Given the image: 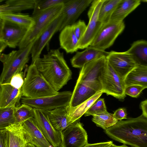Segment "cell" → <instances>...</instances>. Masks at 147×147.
Instances as JSON below:
<instances>
[{
  "label": "cell",
  "instance_id": "6da1fadb",
  "mask_svg": "<svg viewBox=\"0 0 147 147\" xmlns=\"http://www.w3.org/2000/svg\"><path fill=\"white\" fill-rule=\"evenodd\" d=\"M113 140L133 147H147V118L142 114L136 118L118 121L105 130Z\"/></svg>",
  "mask_w": 147,
  "mask_h": 147
},
{
  "label": "cell",
  "instance_id": "7a4b0ae2",
  "mask_svg": "<svg viewBox=\"0 0 147 147\" xmlns=\"http://www.w3.org/2000/svg\"><path fill=\"white\" fill-rule=\"evenodd\" d=\"M37 69L57 92L71 79L72 73L59 49H51L35 63Z\"/></svg>",
  "mask_w": 147,
  "mask_h": 147
},
{
  "label": "cell",
  "instance_id": "3957f363",
  "mask_svg": "<svg viewBox=\"0 0 147 147\" xmlns=\"http://www.w3.org/2000/svg\"><path fill=\"white\" fill-rule=\"evenodd\" d=\"M58 92L46 80L35 63L29 65L22 88V96L36 98L55 95Z\"/></svg>",
  "mask_w": 147,
  "mask_h": 147
},
{
  "label": "cell",
  "instance_id": "277c9868",
  "mask_svg": "<svg viewBox=\"0 0 147 147\" xmlns=\"http://www.w3.org/2000/svg\"><path fill=\"white\" fill-rule=\"evenodd\" d=\"M34 42L8 54H0V60L3 63V67L0 76V85L9 84L14 75L22 71L28 62Z\"/></svg>",
  "mask_w": 147,
  "mask_h": 147
},
{
  "label": "cell",
  "instance_id": "5b68a950",
  "mask_svg": "<svg viewBox=\"0 0 147 147\" xmlns=\"http://www.w3.org/2000/svg\"><path fill=\"white\" fill-rule=\"evenodd\" d=\"M64 4L51 7L33 17L35 21V24L28 30L18 46L19 49L25 47L31 43L34 42L50 24L61 13L64 8Z\"/></svg>",
  "mask_w": 147,
  "mask_h": 147
},
{
  "label": "cell",
  "instance_id": "8992f818",
  "mask_svg": "<svg viewBox=\"0 0 147 147\" xmlns=\"http://www.w3.org/2000/svg\"><path fill=\"white\" fill-rule=\"evenodd\" d=\"M99 80L103 93L110 95L119 100H123L126 96L123 80L114 70L107 61L102 71Z\"/></svg>",
  "mask_w": 147,
  "mask_h": 147
},
{
  "label": "cell",
  "instance_id": "52a82bcc",
  "mask_svg": "<svg viewBox=\"0 0 147 147\" xmlns=\"http://www.w3.org/2000/svg\"><path fill=\"white\" fill-rule=\"evenodd\" d=\"M125 28V24L123 21L117 22L110 20L103 24L90 46L105 51L113 44Z\"/></svg>",
  "mask_w": 147,
  "mask_h": 147
},
{
  "label": "cell",
  "instance_id": "ba28073f",
  "mask_svg": "<svg viewBox=\"0 0 147 147\" xmlns=\"http://www.w3.org/2000/svg\"><path fill=\"white\" fill-rule=\"evenodd\" d=\"M28 29L0 18V52L7 47L15 48L19 46Z\"/></svg>",
  "mask_w": 147,
  "mask_h": 147
},
{
  "label": "cell",
  "instance_id": "9c48e42d",
  "mask_svg": "<svg viewBox=\"0 0 147 147\" xmlns=\"http://www.w3.org/2000/svg\"><path fill=\"white\" fill-rule=\"evenodd\" d=\"M72 92L70 91L58 92L55 95L36 98L22 97V104L36 109L51 111L57 108L65 107L69 104Z\"/></svg>",
  "mask_w": 147,
  "mask_h": 147
},
{
  "label": "cell",
  "instance_id": "30bf717a",
  "mask_svg": "<svg viewBox=\"0 0 147 147\" xmlns=\"http://www.w3.org/2000/svg\"><path fill=\"white\" fill-rule=\"evenodd\" d=\"M104 0H94L88 11L89 22L86 32L78 44L79 49L86 48L90 46L103 25L99 20V14Z\"/></svg>",
  "mask_w": 147,
  "mask_h": 147
},
{
  "label": "cell",
  "instance_id": "8fae6325",
  "mask_svg": "<svg viewBox=\"0 0 147 147\" xmlns=\"http://www.w3.org/2000/svg\"><path fill=\"white\" fill-rule=\"evenodd\" d=\"M60 133V147H84L88 144L87 133L80 119L69 125Z\"/></svg>",
  "mask_w": 147,
  "mask_h": 147
},
{
  "label": "cell",
  "instance_id": "7c38bea8",
  "mask_svg": "<svg viewBox=\"0 0 147 147\" xmlns=\"http://www.w3.org/2000/svg\"><path fill=\"white\" fill-rule=\"evenodd\" d=\"M108 63L123 80L133 69L138 65L131 54L124 52L111 51L106 57Z\"/></svg>",
  "mask_w": 147,
  "mask_h": 147
},
{
  "label": "cell",
  "instance_id": "4fadbf2b",
  "mask_svg": "<svg viewBox=\"0 0 147 147\" xmlns=\"http://www.w3.org/2000/svg\"><path fill=\"white\" fill-rule=\"evenodd\" d=\"M64 16V14L62 12L34 41L31 52L32 63H34L36 60L40 57L43 49L47 45H48L51 39L55 34L59 31Z\"/></svg>",
  "mask_w": 147,
  "mask_h": 147
},
{
  "label": "cell",
  "instance_id": "5bb4252c",
  "mask_svg": "<svg viewBox=\"0 0 147 147\" xmlns=\"http://www.w3.org/2000/svg\"><path fill=\"white\" fill-rule=\"evenodd\" d=\"M34 117L37 125L47 140L53 147H60V133L53 127L47 110L34 108Z\"/></svg>",
  "mask_w": 147,
  "mask_h": 147
},
{
  "label": "cell",
  "instance_id": "9a60e30c",
  "mask_svg": "<svg viewBox=\"0 0 147 147\" xmlns=\"http://www.w3.org/2000/svg\"><path fill=\"white\" fill-rule=\"evenodd\" d=\"M93 0H67L64 4L62 12L65 15L59 31L66 26L71 25L91 3Z\"/></svg>",
  "mask_w": 147,
  "mask_h": 147
},
{
  "label": "cell",
  "instance_id": "2e32d148",
  "mask_svg": "<svg viewBox=\"0 0 147 147\" xmlns=\"http://www.w3.org/2000/svg\"><path fill=\"white\" fill-rule=\"evenodd\" d=\"M22 124L30 143L36 147H53L39 129L34 117L28 119Z\"/></svg>",
  "mask_w": 147,
  "mask_h": 147
},
{
  "label": "cell",
  "instance_id": "e0dca14e",
  "mask_svg": "<svg viewBox=\"0 0 147 147\" xmlns=\"http://www.w3.org/2000/svg\"><path fill=\"white\" fill-rule=\"evenodd\" d=\"M7 147H25L30 143L21 123L12 124L5 128Z\"/></svg>",
  "mask_w": 147,
  "mask_h": 147
},
{
  "label": "cell",
  "instance_id": "ac0fdd59",
  "mask_svg": "<svg viewBox=\"0 0 147 147\" xmlns=\"http://www.w3.org/2000/svg\"><path fill=\"white\" fill-rule=\"evenodd\" d=\"M109 52L101 51L89 46L84 51L76 52L71 59L72 66L75 68H82L86 64L103 57H106Z\"/></svg>",
  "mask_w": 147,
  "mask_h": 147
},
{
  "label": "cell",
  "instance_id": "d6986e66",
  "mask_svg": "<svg viewBox=\"0 0 147 147\" xmlns=\"http://www.w3.org/2000/svg\"><path fill=\"white\" fill-rule=\"evenodd\" d=\"M22 96V89L16 88L10 84L0 85V108L17 107Z\"/></svg>",
  "mask_w": 147,
  "mask_h": 147
},
{
  "label": "cell",
  "instance_id": "ffe728a7",
  "mask_svg": "<svg viewBox=\"0 0 147 147\" xmlns=\"http://www.w3.org/2000/svg\"><path fill=\"white\" fill-rule=\"evenodd\" d=\"M59 40L60 47L67 53H73L79 49V40L71 25L65 26L61 31Z\"/></svg>",
  "mask_w": 147,
  "mask_h": 147
},
{
  "label": "cell",
  "instance_id": "44dd1931",
  "mask_svg": "<svg viewBox=\"0 0 147 147\" xmlns=\"http://www.w3.org/2000/svg\"><path fill=\"white\" fill-rule=\"evenodd\" d=\"M123 81L125 87L137 85L147 88V66H137L126 76Z\"/></svg>",
  "mask_w": 147,
  "mask_h": 147
},
{
  "label": "cell",
  "instance_id": "7402d4cb",
  "mask_svg": "<svg viewBox=\"0 0 147 147\" xmlns=\"http://www.w3.org/2000/svg\"><path fill=\"white\" fill-rule=\"evenodd\" d=\"M65 107L47 111L49 118L53 127L59 132L70 124L68 113Z\"/></svg>",
  "mask_w": 147,
  "mask_h": 147
},
{
  "label": "cell",
  "instance_id": "603a6c76",
  "mask_svg": "<svg viewBox=\"0 0 147 147\" xmlns=\"http://www.w3.org/2000/svg\"><path fill=\"white\" fill-rule=\"evenodd\" d=\"M139 0H121L113 14L110 20L123 21L124 18L140 4Z\"/></svg>",
  "mask_w": 147,
  "mask_h": 147
},
{
  "label": "cell",
  "instance_id": "cb8c5ba5",
  "mask_svg": "<svg viewBox=\"0 0 147 147\" xmlns=\"http://www.w3.org/2000/svg\"><path fill=\"white\" fill-rule=\"evenodd\" d=\"M35 0H8L0 6V13H20L22 11L33 9Z\"/></svg>",
  "mask_w": 147,
  "mask_h": 147
},
{
  "label": "cell",
  "instance_id": "d4e9b609",
  "mask_svg": "<svg viewBox=\"0 0 147 147\" xmlns=\"http://www.w3.org/2000/svg\"><path fill=\"white\" fill-rule=\"evenodd\" d=\"M103 93L102 90H100L80 105L67 111L70 124L80 119Z\"/></svg>",
  "mask_w": 147,
  "mask_h": 147
},
{
  "label": "cell",
  "instance_id": "484cf974",
  "mask_svg": "<svg viewBox=\"0 0 147 147\" xmlns=\"http://www.w3.org/2000/svg\"><path fill=\"white\" fill-rule=\"evenodd\" d=\"M127 51L131 55L138 65L147 66V41L134 42Z\"/></svg>",
  "mask_w": 147,
  "mask_h": 147
},
{
  "label": "cell",
  "instance_id": "4316f807",
  "mask_svg": "<svg viewBox=\"0 0 147 147\" xmlns=\"http://www.w3.org/2000/svg\"><path fill=\"white\" fill-rule=\"evenodd\" d=\"M0 18L26 28L29 30L35 24L33 17L20 13H0Z\"/></svg>",
  "mask_w": 147,
  "mask_h": 147
},
{
  "label": "cell",
  "instance_id": "83f0119b",
  "mask_svg": "<svg viewBox=\"0 0 147 147\" xmlns=\"http://www.w3.org/2000/svg\"><path fill=\"white\" fill-rule=\"evenodd\" d=\"M121 0H104L99 14V20L103 24L109 22Z\"/></svg>",
  "mask_w": 147,
  "mask_h": 147
},
{
  "label": "cell",
  "instance_id": "f1b7e54d",
  "mask_svg": "<svg viewBox=\"0 0 147 147\" xmlns=\"http://www.w3.org/2000/svg\"><path fill=\"white\" fill-rule=\"evenodd\" d=\"M92 116V121L105 130L114 125L118 121L113 117L112 114L107 111Z\"/></svg>",
  "mask_w": 147,
  "mask_h": 147
},
{
  "label": "cell",
  "instance_id": "f546056e",
  "mask_svg": "<svg viewBox=\"0 0 147 147\" xmlns=\"http://www.w3.org/2000/svg\"><path fill=\"white\" fill-rule=\"evenodd\" d=\"M16 107L0 108V130L15 124V110Z\"/></svg>",
  "mask_w": 147,
  "mask_h": 147
},
{
  "label": "cell",
  "instance_id": "4dcf8cb0",
  "mask_svg": "<svg viewBox=\"0 0 147 147\" xmlns=\"http://www.w3.org/2000/svg\"><path fill=\"white\" fill-rule=\"evenodd\" d=\"M15 123H21L34 117V108L30 106L22 104L16 107L14 112Z\"/></svg>",
  "mask_w": 147,
  "mask_h": 147
},
{
  "label": "cell",
  "instance_id": "1f68e13d",
  "mask_svg": "<svg viewBox=\"0 0 147 147\" xmlns=\"http://www.w3.org/2000/svg\"><path fill=\"white\" fill-rule=\"evenodd\" d=\"M67 0H35L32 14L35 16L43 11L57 5L64 4Z\"/></svg>",
  "mask_w": 147,
  "mask_h": 147
},
{
  "label": "cell",
  "instance_id": "d6a6232c",
  "mask_svg": "<svg viewBox=\"0 0 147 147\" xmlns=\"http://www.w3.org/2000/svg\"><path fill=\"white\" fill-rule=\"evenodd\" d=\"M107 111L104 98H98L85 113V116H93Z\"/></svg>",
  "mask_w": 147,
  "mask_h": 147
},
{
  "label": "cell",
  "instance_id": "836d02e7",
  "mask_svg": "<svg viewBox=\"0 0 147 147\" xmlns=\"http://www.w3.org/2000/svg\"><path fill=\"white\" fill-rule=\"evenodd\" d=\"M71 26L75 35L79 41L85 33L87 25L84 21L79 20Z\"/></svg>",
  "mask_w": 147,
  "mask_h": 147
},
{
  "label": "cell",
  "instance_id": "e575fe53",
  "mask_svg": "<svg viewBox=\"0 0 147 147\" xmlns=\"http://www.w3.org/2000/svg\"><path fill=\"white\" fill-rule=\"evenodd\" d=\"M143 87L137 85H133L125 87V94L134 98H137L142 91L145 89Z\"/></svg>",
  "mask_w": 147,
  "mask_h": 147
},
{
  "label": "cell",
  "instance_id": "d590c367",
  "mask_svg": "<svg viewBox=\"0 0 147 147\" xmlns=\"http://www.w3.org/2000/svg\"><path fill=\"white\" fill-rule=\"evenodd\" d=\"M23 75L22 71L15 74L11 78L9 84L16 88L21 89L24 83Z\"/></svg>",
  "mask_w": 147,
  "mask_h": 147
},
{
  "label": "cell",
  "instance_id": "8d00e7d4",
  "mask_svg": "<svg viewBox=\"0 0 147 147\" xmlns=\"http://www.w3.org/2000/svg\"><path fill=\"white\" fill-rule=\"evenodd\" d=\"M113 115V117L118 121L127 119L126 110L124 108H119L115 111Z\"/></svg>",
  "mask_w": 147,
  "mask_h": 147
},
{
  "label": "cell",
  "instance_id": "74e56055",
  "mask_svg": "<svg viewBox=\"0 0 147 147\" xmlns=\"http://www.w3.org/2000/svg\"><path fill=\"white\" fill-rule=\"evenodd\" d=\"M113 144L112 141L100 142L94 144H88L84 147H110Z\"/></svg>",
  "mask_w": 147,
  "mask_h": 147
},
{
  "label": "cell",
  "instance_id": "f35d334b",
  "mask_svg": "<svg viewBox=\"0 0 147 147\" xmlns=\"http://www.w3.org/2000/svg\"><path fill=\"white\" fill-rule=\"evenodd\" d=\"M0 147H7L5 129L0 130Z\"/></svg>",
  "mask_w": 147,
  "mask_h": 147
},
{
  "label": "cell",
  "instance_id": "ab89813d",
  "mask_svg": "<svg viewBox=\"0 0 147 147\" xmlns=\"http://www.w3.org/2000/svg\"><path fill=\"white\" fill-rule=\"evenodd\" d=\"M140 108L142 111V114L147 118V99L141 102Z\"/></svg>",
  "mask_w": 147,
  "mask_h": 147
},
{
  "label": "cell",
  "instance_id": "60d3db41",
  "mask_svg": "<svg viewBox=\"0 0 147 147\" xmlns=\"http://www.w3.org/2000/svg\"><path fill=\"white\" fill-rule=\"evenodd\" d=\"M110 147H130L126 145L125 144H123V145L121 146H117L116 145L113 143L111 145V146Z\"/></svg>",
  "mask_w": 147,
  "mask_h": 147
},
{
  "label": "cell",
  "instance_id": "b9f144b4",
  "mask_svg": "<svg viewBox=\"0 0 147 147\" xmlns=\"http://www.w3.org/2000/svg\"><path fill=\"white\" fill-rule=\"evenodd\" d=\"M25 147H36L34 145L30 143H28Z\"/></svg>",
  "mask_w": 147,
  "mask_h": 147
}]
</instances>
